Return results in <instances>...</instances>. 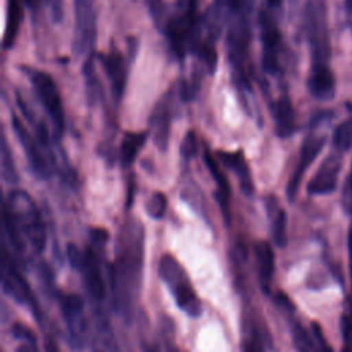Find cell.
Returning <instances> with one entry per match:
<instances>
[{"mask_svg":"<svg viewBox=\"0 0 352 352\" xmlns=\"http://www.w3.org/2000/svg\"><path fill=\"white\" fill-rule=\"evenodd\" d=\"M345 4H346V8L352 11V0H345Z\"/></svg>","mask_w":352,"mask_h":352,"instance_id":"obj_40","label":"cell"},{"mask_svg":"<svg viewBox=\"0 0 352 352\" xmlns=\"http://www.w3.org/2000/svg\"><path fill=\"white\" fill-rule=\"evenodd\" d=\"M170 104L168 102V98L164 96L162 100H160L151 114L150 125L153 131V140L160 151H166L169 144V133H170Z\"/></svg>","mask_w":352,"mask_h":352,"instance_id":"obj_15","label":"cell"},{"mask_svg":"<svg viewBox=\"0 0 352 352\" xmlns=\"http://www.w3.org/2000/svg\"><path fill=\"white\" fill-rule=\"evenodd\" d=\"M198 21V0H184L177 15L165 23V34L172 50L179 58H183L188 47L194 45L192 34Z\"/></svg>","mask_w":352,"mask_h":352,"instance_id":"obj_6","label":"cell"},{"mask_svg":"<svg viewBox=\"0 0 352 352\" xmlns=\"http://www.w3.org/2000/svg\"><path fill=\"white\" fill-rule=\"evenodd\" d=\"M304 28L309 43L312 63H327L330 58V36L326 0L305 1Z\"/></svg>","mask_w":352,"mask_h":352,"instance_id":"obj_4","label":"cell"},{"mask_svg":"<svg viewBox=\"0 0 352 352\" xmlns=\"http://www.w3.org/2000/svg\"><path fill=\"white\" fill-rule=\"evenodd\" d=\"M348 245H349V253H351V271H352V230L349 232V242H348Z\"/></svg>","mask_w":352,"mask_h":352,"instance_id":"obj_38","label":"cell"},{"mask_svg":"<svg viewBox=\"0 0 352 352\" xmlns=\"http://www.w3.org/2000/svg\"><path fill=\"white\" fill-rule=\"evenodd\" d=\"M1 282L3 289L18 302L21 304H29L30 307L36 308L33 293L25 280V278L21 275L18 268L14 265L11 260L7 258V256H3V271H1Z\"/></svg>","mask_w":352,"mask_h":352,"instance_id":"obj_12","label":"cell"},{"mask_svg":"<svg viewBox=\"0 0 352 352\" xmlns=\"http://www.w3.org/2000/svg\"><path fill=\"white\" fill-rule=\"evenodd\" d=\"M204 162H205L210 176L216 182L217 188H216L214 197L219 204L223 219H224L226 224H230V221H231V187H230V183H228L226 175L223 173V170L220 169L217 160H214V157L210 154L209 150H205V153H204Z\"/></svg>","mask_w":352,"mask_h":352,"instance_id":"obj_14","label":"cell"},{"mask_svg":"<svg viewBox=\"0 0 352 352\" xmlns=\"http://www.w3.org/2000/svg\"><path fill=\"white\" fill-rule=\"evenodd\" d=\"M89 235L92 242L99 246H103L109 239V232L104 228H91Z\"/></svg>","mask_w":352,"mask_h":352,"instance_id":"obj_34","label":"cell"},{"mask_svg":"<svg viewBox=\"0 0 352 352\" xmlns=\"http://www.w3.org/2000/svg\"><path fill=\"white\" fill-rule=\"evenodd\" d=\"M254 256L257 261V271L261 289L268 293L275 270V254L272 246L267 241H258L254 245Z\"/></svg>","mask_w":352,"mask_h":352,"instance_id":"obj_20","label":"cell"},{"mask_svg":"<svg viewBox=\"0 0 352 352\" xmlns=\"http://www.w3.org/2000/svg\"><path fill=\"white\" fill-rule=\"evenodd\" d=\"M62 311L72 338L76 342H81L82 336L85 334L82 300L76 294H67L62 297Z\"/></svg>","mask_w":352,"mask_h":352,"instance_id":"obj_16","label":"cell"},{"mask_svg":"<svg viewBox=\"0 0 352 352\" xmlns=\"http://www.w3.org/2000/svg\"><path fill=\"white\" fill-rule=\"evenodd\" d=\"M260 36L263 44V67L267 73L278 70V50L280 45V32L275 21L267 14H260Z\"/></svg>","mask_w":352,"mask_h":352,"instance_id":"obj_9","label":"cell"},{"mask_svg":"<svg viewBox=\"0 0 352 352\" xmlns=\"http://www.w3.org/2000/svg\"><path fill=\"white\" fill-rule=\"evenodd\" d=\"M227 4H228V7H231L232 10H239L241 8V6H242V3H243V0H224Z\"/></svg>","mask_w":352,"mask_h":352,"instance_id":"obj_37","label":"cell"},{"mask_svg":"<svg viewBox=\"0 0 352 352\" xmlns=\"http://www.w3.org/2000/svg\"><path fill=\"white\" fill-rule=\"evenodd\" d=\"M341 170V160L340 157L331 154L326 157V160L320 164L316 173L311 177L307 191L309 195H323L330 194L336 190L338 175Z\"/></svg>","mask_w":352,"mask_h":352,"instance_id":"obj_10","label":"cell"},{"mask_svg":"<svg viewBox=\"0 0 352 352\" xmlns=\"http://www.w3.org/2000/svg\"><path fill=\"white\" fill-rule=\"evenodd\" d=\"M324 144V138L322 136H308L300 150L297 165L287 182L286 186V197L290 202H293L297 197L301 180L305 175V170L309 168V165L314 162V160L319 155Z\"/></svg>","mask_w":352,"mask_h":352,"instance_id":"obj_8","label":"cell"},{"mask_svg":"<svg viewBox=\"0 0 352 352\" xmlns=\"http://www.w3.org/2000/svg\"><path fill=\"white\" fill-rule=\"evenodd\" d=\"M275 132L279 138H289L296 129V113L287 95L278 98L272 106Z\"/></svg>","mask_w":352,"mask_h":352,"instance_id":"obj_19","label":"cell"},{"mask_svg":"<svg viewBox=\"0 0 352 352\" xmlns=\"http://www.w3.org/2000/svg\"><path fill=\"white\" fill-rule=\"evenodd\" d=\"M12 129L22 146V148L25 150L28 162L32 168V170L34 172V175L38 179H45L50 176V169L48 165L45 162V158L43 157V154L40 153V148L36 143V140L33 139V136L30 135V132L26 129V126H23V124L18 120L16 116H12Z\"/></svg>","mask_w":352,"mask_h":352,"instance_id":"obj_11","label":"cell"},{"mask_svg":"<svg viewBox=\"0 0 352 352\" xmlns=\"http://www.w3.org/2000/svg\"><path fill=\"white\" fill-rule=\"evenodd\" d=\"M267 1H268V4H270L271 7H279V4H280L282 0H267Z\"/></svg>","mask_w":352,"mask_h":352,"instance_id":"obj_39","label":"cell"},{"mask_svg":"<svg viewBox=\"0 0 352 352\" xmlns=\"http://www.w3.org/2000/svg\"><path fill=\"white\" fill-rule=\"evenodd\" d=\"M180 153L186 160H191L198 154V139L194 131L186 132L180 144Z\"/></svg>","mask_w":352,"mask_h":352,"instance_id":"obj_29","label":"cell"},{"mask_svg":"<svg viewBox=\"0 0 352 352\" xmlns=\"http://www.w3.org/2000/svg\"><path fill=\"white\" fill-rule=\"evenodd\" d=\"M265 208L268 217L271 220V234L276 246L282 248L286 245V224L287 216L286 212L280 208L278 199L272 195L267 197Z\"/></svg>","mask_w":352,"mask_h":352,"instance_id":"obj_22","label":"cell"},{"mask_svg":"<svg viewBox=\"0 0 352 352\" xmlns=\"http://www.w3.org/2000/svg\"><path fill=\"white\" fill-rule=\"evenodd\" d=\"M334 76L327 63H312L308 77V88L312 96L320 100H329L334 95Z\"/></svg>","mask_w":352,"mask_h":352,"instance_id":"obj_17","label":"cell"},{"mask_svg":"<svg viewBox=\"0 0 352 352\" xmlns=\"http://www.w3.org/2000/svg\"><path fill=\"white\" fill-rule=\"evenodd\" d=\"M11 333H12L14 337L22 340V342L23 341H26V342H36V337L32 333V330L29 327H26L25 324H22V323H14L12 327H11Z\"/></svg>","mask_w":352,"mask_h":352,"instance_id":"obj_33","label":"cell"},{"mask_svg":"<svg viewBox=\"0 0 352 352\" xmlns=\"http://www.w3.org/2000/svg\"><path fill=\"white\" fill-rule=\"evenodd\" d=\"M217 157L220 158V161L230 168L238 177L239 180V186L241 190L243 191L245 195L250 197L254 191V184H253V177L252 173L249 170V166L243 158L242 151H224V150H219L217 151Z\"/></svg>","mask_w":352,"mask_h":352,"instance_id":"obj_18","label":"cell"},{"mask_svg":"<svg viewBox=\"0 0 352 352\" xmlns=\"http://www.w3.org/2000/svg\"><path fill=\"white\" fill-rule=\"evenodd\" d=\"M143 227L136 220H128L120 230L117 260L111 267V283L118 305L131 304L133 287H138L143 263Z\"/></svg>","mask_w":352,"mask_h":352,"instance_id":"obj_1","label":"cell"},{"mask_svg":"<svg viewBox=\"0 0 352 352\" xmlns=\"http://www.w3.org/2000/svg\"><path fill=\"white\" fill-rule=\"evenodd\" d=\"M23 69L26 70L25 73L30 78L38 99L41 100L43 106L45 107L51 118L55 135L60 138L65 131V111H63L62 99L54 78L48 73L38 69H29V67H23Z\"/></svg>","mask_w":352,"mask_h":352,"instance_id":"obj_5","label":"cell"},{"mask_svg":"<svg viewBox=\"0 0 352 352\" xmlns=\"http://www.w3.org/2000/svg\"><path fill=\"white\" fill-rule=\"evenodd\" d=\"M1 169H3V177L7 182H16L18 180V173L15 169V164L12 160V154L8 148L6 136L1 138Z\"/></svg>","mask_w":352,"mask_h":352,"instance_id":"obj_26","label":"cell"},{"mask_svg":"<svg viewBox=\"0 0 352 352\" xmlns=\"http://www.w3.org/2000/svg\"><path fill=\"white\" fill-rule=\"evenodd\" d=\"M199 55L205 60L208 70L210 73H213L216 70V66H217V52H216L213 44H210V43L201 44L199 45Z\"/></svg>","mask_w":352,"mask_h":352,"instance_id":"obj_31","label":"cell"},{"mask_svg":"<svg viewBox=\"0 0 352 352\" xmlns=\"http://www.w3.org/2000/svg\"><path fill=\"white\" fill-rule=\"evenodd\" d=\"M22 4L21 0H8V12H7V25L3 45L4 48H11L19 32V26L22 22Z\"/></svg>","mask_w":352,"mask_h":352,"instance_id":"obj_25","label":"cell"},{"mask_svg":"<svg viewBox=\"0 0 352 352\" xmlns=\"http://www.w3.org/2000/svg\"><path fill=\"white\" fill-rule=\"evenodd\" d=\"M50 352H56V351H55V349H51V351H50Z\"/></svg>","mask_w":352,"mask_h":352,"instance_id":"obj_41","label":"cell"},{"mask_svg":"<svg viewBox=\"0 0 352 352\" xmlns=\"http://www.w3.org/2000/svg\"><path fill=\"white\" fill-rule=\"evenodd\" d=\"M243 352H263V348H261L260 342L256 338H252L250 341L245 342Z\"/></svg>","mask_w":352,"mask_h":352,"instance_id":"obj_35","label":"cell"},{"mask_svg":"<svg viewBox=\"0 0 352 352\" xmlns=\"http://www.w3.org/2000/svg\"><path fill=\"white\" fill-rule=\"evenodd\" d=\"M66 257L73 268L82 270L84 263H85V253H81V250L74 243H67Z\"/></svg>","mask_w":352,"mask_h":352,"instance_id":"obj_32","label":"cell"},{"mask_svg":"<svg viewBox=\"0 0 352 352\" xmlns=\"http://www.w3.org/2000/svg\"><path fill=\"white\" fill-rule=\"evenodd\" d=\"M351 143H352V126L349 122H342L334 131V144L341 150H346L349 148Z\"/></svg>","mask_w":352,"mask_h":352,"instance_id":"obj_28","label":"cell"},{"mask_svg":"<svg viewBox=\"0 0 352 352\" xmlns=\"http://www.w3.org/2000/svg\"><path fill=\"white\" fill-rule=\"evenodd\" d=\"M147 136L148 133L146 131H142V132L128 131L124 133V138L120 146V161L122 168L128 169L133 165L140 148L147 140Z\"/></svg>","mask_w":352,"mask_h":352,"instance_id":"obj_24","label":"cell"},{"mask_svg":"<svg viewBox=\"0 0 352 352\" xmlns=\"http://www.w3.org/2000/svg\"><path fill=\"white\" fill-rule=\"evenodd\" d=\"M84 272V280L87 285V290L95 300H103L106 294L104 283L102 279V274L98 265V260L91 249L85 252V263L81 270Z\"/></svg>","mask_w":352,"mask_h":352,"instance_id":"obj_21","label":"cell"},{"mask_svg":"<svg viewBox=\"0 0 352 352\" xmlns=\"http://www.w3.org/2000/svg\"><path fill=\"white\" fill-rule=\"evenodd\" d=\"M76 21V51L78 54L89 50L95 41L96 18L92 0H74Z\"/></svg>","mask_w":352,"mask_h":352,"instance_id":"obj_7","label":"cell"},{"mask_svg":"<svg viewBox=\"0 0 352 352\" xmlns=\"http://www.w3.org/2000/svg\"><path fill=\"white\" fill-rule=\"evenodd\" d=\"M3 208L10 213L23 239H28L36 252H41L45 245V227L29 194L22 190L11 191Z\"/></svg>","mask_w":352,"mask_h":352,"instance_id":"obj_2","label":"cell"},{"mask_svg":"<svg viewBox=\"0 0 352 352\" xmlns=\"http://www.w3.org/2000/svg\"><path fill=\"white\" fill-rule=\"evenodd\" d=\"M99 58L106 72V76L110 81L113 98L116 102H120L122 99L128 77V69L124 56L118 51L111 50L107 54H100Z\"/></svg>","mask_w":352,"mask_h":352,"instance_id":"obj_13","label":"cell"},{"mask_svg":"<svg viewBox=\"0 0 352 352\" xmlns=\"http://www.w3.org/2000/svg\"><path fill=\"white\" fill-rule=\"evenodd\" d=\"M293 337H294V344H296V348L298 349V352H311L312 342H311V338H309L308 333L305 331V329H302L300 324L294 326Z\"/></svg>","mask_w":352,"mask_h":352,"instance_id":"obj_30","label":"cell"},{"mask_svg":"<svg viewBox=\"0 0 352 352\" xmlns=\"http://www.w3.org/2000/svg\"><path fill=\"white\" fill-rule=\"evenodd\" d=\"M16 352H38V348H37L36 342H26V341H23L16 348Z\"/></svg>","mask_w":352,"mask_h":352,"instance_id":"obj_36","label":"cell"},{"mask_svg":"<svg viewBox=\"0 0 352 352\" xmlns=\"http://www.w3.org/2000/svg\"><path fill=\"white\" fill-rule=\"evenodd\" d=\"M158 274L172 292L177 307L192 318L198 316L202 309L201 301L192 289L184 268L172 254H164L161 257Z\"/></svg>","mask_w":352,"mask_h":352,"instance_id":"obj_3","label":"cell"},{"mask_svg":"<svg viewBox=\"0 0 352 352\" xmlns=\"http://www.w3.org/2000/svg\"><path fill=\"white\" fill-rule=\"evenodd\" d=\"M166 206H168V199L165 194H162L161 191H155L151 194V197L146 204V212L151 219L160 220L164 217L166 212Z\"/></svg>","mask_w":352,"mask_h":352,"instance_id":"obj_27","label":"cell"},{"mask_svg":"<svg viewBox=\"0 0 352 352\" xmlns=\"http://www.w3.org/2000/svg\"><path fill=\"white\" fill-rule=\"evenodd\" d=\"M249 44V33L245 26H236L230 30L227 36V47L230 60L232 62L234 67L243 72V60L248 52Z\"/></svg>","mask_w":352,"mask_h":352,"instance_id":"obj_23","label":"cell"}]
</instances>
